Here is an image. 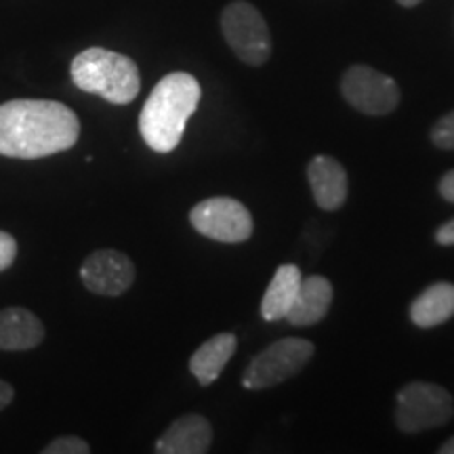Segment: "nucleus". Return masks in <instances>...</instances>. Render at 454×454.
Instances as JSON below:
<instances>
[{"mask_svg":"<svg viewBox=\"0 0 454 454\" xmlns=\"http://www.w3.org/2000/svg\"><path fill=\"white\" fill-rule=\"evenodd\" d=\"M340 93L354 110L368 116H385L400 104L397 82L371 66H351L343 74Z\"/></svg>","mask_w":454,"mask_h":454,"instance_id":"8","label":"nucleus"},{"mask_svg":"<svg viewBox=\"0 0 454 454\" xmlns=\"http://www.w3.org/2000/svg\"><path fill=\"white\" fill-rule=\"evenodd\" d=\"M440 194L444 200L454 204V170H448V173L440 181Z\"/></svg>","mask_w":454,"mask_h":454,"instance_id":"21","label":"nucleus"},{"mask_svg":"<svg viewBox=\"0 0 454 454\" xmlns=\"http://www.w3.org/2000/svg\"><path fill=\"white\" fill-rule=\"evenodd\" d=\"M72 82L84 93L99 95L114 106H127L139 95V67L127 55L107 49H87L72 61Z\"/></svg>","mask_w":454,"mask_h":454,"instance_id":"3","label":"nucleus"},{"mask_svg":"<svg viewBox=\"0 0 454 454\" xmlns=\"http://www.w3.org/2000/svg\"><path fill=\"white\" fill-rule=\"evenodd\" d=\"M90 446L76 435H64L43 448V454H89Z\"/></svg>","mask_w":454,"mask_h":454,"instance_id":"18","label":"nucleus"},{"mask_svg":"<svg viewBox=\"0 0 454 454\" xmlns=\"http://www.w3.org/2000/svg\"><path fill=\"white\" fill-rule=\"evenodd\" d=\"M435 240H438V244H442V247H454V219L438 227V231H435Z\"/></svg>","mask_w":454,"mask_h":454,"instance_id":"20","label":"nucleus"},{"mask_svg":"<svg viewBox=\"0 0 454 454\" xmlns=\"http://www.w3.org/2000/svg\"><path fill=\"white\" fill-rule=\"evenodd\" d=\"M200 84L192 74H167L152 89L139 114V133L152 150L168 154L181 144L192 114L200 104Z\"/></svg>","mask_w":454,"mask_h":454,"instance_id":"2","label":"nucleus"},{"mask_svg":"<svg viewBox=\"0 0 454 454\" xmlns=\"http://www.w3.org/2000/svg\"><path fill=\"white\" fill-rule=\"evenodd\" d=\"M333 303V284L322 276H308L301 280L286 320L293 326H314L328 314Z\"/></svg>","mask_w":454,"mask_h":454,"instance_id":"13","label":"nucleus"},{"mask_svg":"<svg viewBox=\"0 0 454 454\" xmlns=\"http://www.w3.org/2000/svg\"><path fill=\"white\" fill-rule=\"evenodd\" d=\"M301 280H303V276H301L297 265H280L276 270L268 291L263 294V301H261V316H263V320L276 322L286 317L299 293Z\"/></svg>","mask_w":454,"mask_h":454,"instance_id":"16","label":"nucleus"},{"mask_svg":"<svg viewBox=\"0 0 454 454\" xmlns=\"http://www.w3.org/2000/svg\"><path fill=\"white\" fill-rule=\"evenodd\" d=\"M397 3H400L402 7H417V4L421 3V0H397Z\"/></svg>","mask_w":454,"mask_h":454,"instance_id":"24","label":"nucleus"},{"mask_svg":"<svg viewBox=\"0 0 454 454\" xmlns=\"http://www.w3.org/2000/svg\"><path fill=\"white\" fill-rule=\"evenodd\" d=\"M190 223L198 234L225 244L248 240L254 227L248 208L227 196L208 198L196 204L190 211Z\"/></svg>","mask_w":454,"mask_h":454,"instance_id":"7","label":"nucleus"},{"mask_svg":"<svg viewBox=\"0 0 454 454\" xmlns=\"http://www.w3.org/2000/svg\"><path fill=\"white\" fill-rule=\"evenodd\" d=\"M17 259V240L9 231H0V271L9 270Z\"/></svg>","mask_w":454,"mask_h":454,"instance_id":"19","label":"nucleus"},{"mask_svg":"<svg viewBox=\"0 0 454 454\" xmlns=\"http://www.w3.org/2000/svg\"><path fill=\"white\" fill-rule=\"evenodd\" d=\"M308 179L316 204L325 211H337L348 200V173L331 156H316L308 167Z\"/></svg>","mask_w":454,"mask_h":454,"instance_id":"11","label":"nucleus"},{"mask_svg":"<svg viewBox=\"0 0 454 454\" xmlns=\"http://www.w3.org/2000/svg\"><path fill=\"white\" fill-rule=\"evenodd\" d=\"M221 32L236 57L248 66H263L271 55V36L263 15L251 3L236 0L221 13Z\"/></svg>","mask_w":454,"mask_h":454,"instance_id":"5","label":"nucleus"},{"mask_svg":"<svg viewBox=\"0 0 454 454\" xmlns=\"http://www.w3.org/2000/svg\"><path fill=\"white\" fill-rule=\"evenodd\" d=\"M44 340L41 317L26 308L0 309V351H27Z\"/></svg>","mask_w":454,"mask_h":454,"instance_id":"12","label":"nucleus"},{"mask_svg":"<svg viewBox=\"0 0 454 454\" xmlns=\"http://www.w3.org/2000/svg\"><path fill=\"white\" fill-rule=\"evenodd\" d=\"M81 137V121L51 99H13L0 106V156L36 160L70 150Z\"/></svg>","mask_w":454,"mask_h":454,"instance_id":"1","label":"nucleus"},{"mask_svg":"<svg viewBox=\"0 0 454 454\" xmlns=\"http://www.w3.org/2000/svg\"><path fill=\"white\" fill-rule=\"evenodd\" d=\"M454 316V284L435 282L411 305V320L419 328H435Z\"/></svg>","mask_w":454,"mask_h":454,"instance_id":"15","label":"nucleus"},{"mask_svg":"<svg viewBox=\"0 0 454 454\" xmlns=\"http://www.w3.org/2000/svg\"><path fill=\"white\" fill-rule=\"evenodd\" d=\"M213 425L202 414H185L158 438V454H204L211 450Z\"/></svg>","mask_w":454,"mask_h":454,"instance_id":"10","label":"nucleus"},{"mask_svg":"<svg viewBox=\"0 0 454 454\" xmlns=\"http://www.w3.org/2000/svg\"><path fill=\"white\" fill-rule=\"evenodd\" d=\"M13 397H15V389L11 387L7 381H3V379H0V411H4V408L13 402Z\"/></svg>","mask_w":454,"mask_h":454,"instance_id":"22","label":"nucleus"},{"mask_svg":"<svg viewBox=\"0 0 454 454\" xmlns=\"http://www.w3.org/2000/svg\"><path fill=\"white\" fill-rule=\"evenodd\" d=\"M314 356V343L308 339L288 337L276 340L268 349L253 357L244 372V387L247 389H268L280 385L286 379L303 371Z\"/></svg>","mask_w":454,"mask_h":454,"instance_id":"6","label":"nucleus"},{"mask_svg":"<svg viewBox=\"0 0 454 454\" xmlns=\"http://www.w3.org/2000/svg\"><path fill=\"white\" fill-rule=\"evenodd\" d=\"M236 348L238 339L231 333H221L217 337L208 339L190 357V372L198 379V383L207 387V385L217 381L227 362L236 354Z\"/></svg>","mask_w":454,"mask_h":454,"instance_id":"14","label":"nucleus"},{"mask_svg":"<svg viewBox=\"0 0 454 454\" xmlns=\"http://www.w3.org/2000/svg\"><path fill=\"white\" fill-rule=\"evenodd\" d=\"M454 417L450 391L434 383L414 381L400 389L395 402V425L404 434H421L446 425Z\"/></svg>","mask_w":454,"mask_h":454,"instance_id":"4","label":"nucleus"},{"mask_svg":"<svg viewBox=\"0 0 454 454\" xmlns=\"http://www.w3.org/2000/svg\"><path fill=\"white\" fill-rule=\"evenodd\" d=\"M81 280L93 294L118 297L133 286L135 265L124 253L104 248V251H95L84 259Z\"/></svg>","mask_w":454,"mask_h":454,"instance_id":"9","label":"nucleus"},{"mask_svg":"<svg viewBox=\"0 0 454 454\" xmlns=\"http://www.w3.org/2000/svg\"><path fill=\"white\" fill-rule=\"evenodd\" d=\"M438 452L440 454H454V435H452V438H448L444 444L438 448Z\"/></svg>","mask_w":454,"mask_h":454,"instance_id":"23","label":"nucleus"},{"mask_svg":"<svg viewBox=\"0 0 454 454\" xmlns=\"http://www.w3.org/2000/svg\"><path fill=\"white\" fill-rule=\"evenodd\" d=\"M431 141L440 150H454V112L442 116L431 129Z\"/></svg>","mask_w":454,"mask_h":454,"instance_id":"17","label":"nucleus"}]
</instances>
